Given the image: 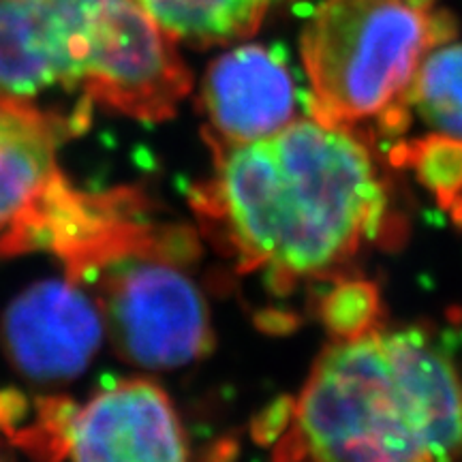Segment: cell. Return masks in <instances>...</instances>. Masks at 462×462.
I'll list each match as a JSON object with an SVG mask.
<instances>
[{"label": "cell", "instance_id": "3957f363", "mask_svg": "<svg viewBox=\"0 0 462 462\" xmlns=\"http://www.w3.org/2000/svg\"><path fill=\"white\" fill-rule=\"evenodd\" d=\"M193 86L176 42L137 0H0V97L79 92L86 106L161 123Z\"/></svg>", "mask_w": 462, "mask_h": 462}, {"label": "cell", "instance_id": "9c48e42d", "mask_svg": "<svg viewBox=\"0 0 462 462\" xmlns=\"http://www.w3.org/2000/svg\"><path fill=\"white\" fill-rule=\"evenodd\" d=\"M84 126L71 116L0 97V227H14L60 176L56 148Z\"/></svg>", "mask_w": 462, "mask_h": 462}, {"label": "cell", "instance_id": "52a82bcc", "mask_svg": "<svg viewBox=\"0 0 462 462\" xmlns=\"http://www.w3.org/2000/svg\"><path fill=\"white\" fill-rule=\"evenodd\" d=\"M103 332V310L73 279L34 282L3 317L5 349L34 381L78 377L99 351Z\"/></svg>", "mask_w": 462, "mask_h": 462}, {"label": "cell", "instance_id": "8992f818", "mask_svg": "<svg viewBox=\"0 0 462 462\" xmlns=\"http://www.w3.org/2000/svg\"><path fill=\"white\" fill-rule=\"evenodd\" d=\"M60 454L73 462H190L170 396L146 379L120 381L84 407L69 404Z\"/></svg>", "mask_w": 462, "mask_h": 462}, {"label": "cell", "instance_id": "8fae6325", "mask_svg": "<svg viewBox=\"0 0 462 462\" xmlns=\"http://www.w3.org/2000/svg\"><path fill=\"white\" fill-rule=\"evenodd\" d=\"M426 125L462 140V43L439 45L421 60L407 95Z\"/></svg>", "mask_w": 462, "mask_h": 462}, {"label": "cell", "instance_id": "30bf717a", "mask_svg": "<svg viewBox=\"0 0 462 462\" xmlns=\"http://www.w3.org/2000/svg\"><path fill=\"white\" fill-rule=\"evenodd\" d=\"M173 42L218 45L251 37L274 0H137Z\"/></svg>", "mask_w": 462, "mask_h": 462}, {"label": "cell", "instance_id": "4fadbf2b", "mask_svg": "<svg viewBox=\"0 0 462 462\" xmlns=\"http://www.w3.org/2000/svg\"><path fill=\"white\" fill-rule=\"evenodd\" d=\"M379 296L368 282L345 281L323 300V321L334 338L356 337L377 326Z\"/></svg>", "mask_w": 462, "mask_h": 462}, {"label": "cell", "instance_id": "277c9868", "mask_svg": "<svg viewBox=\"0 0 462 462\" xmlns=\"http://www.w3.org/2000/svg\"><path fill=\"white\" fill-rule=\"evenodd\" d=\"M454 32L439 0H323L300 42L310 114L351 131L366 120L402 131L421 60Z\"/></svg>", "mask_w": 462, "mask_h": 462}, {"label": "cell", "instance_id": "7c38bea8", "mask_svg": "<svg viewBox=\"0 0 462 462\" xmlns=\"http://www.w3.org/2000/svg\"><path fill=\"white\" fill-rule=\"evenodd\" d=\"M398 159L418 173L420 182L437 195L439 204L462 210V140L439 133L402 143Z\"/></svg>", "mask_w": 462, "mask_h": 462}, {"label": "cell", "instance_id": "6da1fadb", "mask_svg": "<svg viewBox=\"0 0 462 462\" xmlns=\"http://www.w3.org/2000/svg\"><path fill=\"white\" fill-rule=\"evenodd\" d=\"M208 143L215 173L193 208L242 273L263 270L276 289L328 279L381 227L385 187L356 131L310 116L255 142Z\"/></svg>", "mask_w": 462, "mask_h": 462}, {"label": "cell", "instance_id": "ba28073f", "mask_svg": "<svg viewBox=\"0 0 462 462\" xmlns=\"http://www.w3.org/2000/svg\"><path fill=\"white\" fill-rule=\"evenodd\" d=\"M208 140L242 143L291 123L296 86L281 58L263 45H242L208 67L201 84Z\"/></svg>", "mask_w": 462, "mask_h": 462}, {"label": "cell", "instance_id": "5b68a950", "mask_svg": "<svg viewBox=\"0 0 462 462\" xmlns=\"http://www.w3.org/2000/svg\"><path fill=\"white\" fill-rule=\"evenodd\" d=\"M180 257L133 255L103 268V319L125 360L170 371L199 360L215 343L201 289Z\"/></svg>", "mask_w": 462, "mask_h": 462}, {"label": "cell", "instance_id": "7a4b0ae2", "mask_svg": "<svg viewBox=\"0 0 462 462\" xmlns=\"http://www.w3.org/2000/svg\"><path fill=\"white\" fill-rule=\"evenodd\" d=\"M281 415L273 462H462V377L413 330L334 338Z\"/></svg>", "mask_w": 462, "mask_h": 462}]
</instances>
